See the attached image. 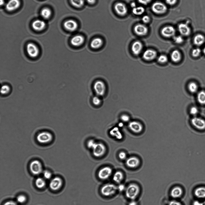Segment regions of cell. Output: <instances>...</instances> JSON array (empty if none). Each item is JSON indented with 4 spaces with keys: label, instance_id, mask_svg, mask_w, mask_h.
<instances>
[{
    "label": "cell",
    "instance_id": "obj_58",
    "mask_svg": "<svg viewBox=\"0 0 205 205\" xmlns=\"http://www.w3.org/2000/svg\"><path fill=\"white\" fill-rule=\"evenodd\" d=\"M4 3V0H0V5H3Z\"/></svg>",
    "mask_w": 205,
    "mask_h": 205
},
{
    "label": "cell",
    "instance_id": "obj_37",
    "mask_svg": "<svg viewBox=\"0 0 205 205\" xmlns=\"http://www.w3.org/2000/svg\"><path fill=\"white\" fill-rule=\"evenodd\" d=\"M10 87L7 85H3L1 88V93L3 95L8 94L10 91Z\"/></svg>",
    "mask_w": 205,
    "mask_h": 205
},
{
    "label": "cell",
    "instance_id": "obj_6",
    "mask_svg": "<svg viewBox=\"0 0 205 205\" xmlns=\"http://www.w3.org/2000/svg\"><path fill=\"white\" fill-rule=\"evenodd\" d=\"M95 92L98 96H102L105 93L106 87L105 83L102 81L98 80L95 81L93 85Z\"/></svg>",
    "mask_w": 205,
    "mask_h": 205
},
{
    "label": "cell",
    "instance_id": "obj_38",
    "mask_svg": "<svg viewBox=\"0 0 205 205\" xmlns=\"http://www.w3.org/2000/svg\"><path fill=\"white\" fill-rule=\"evenodd\" d=\"M158 61L161 63H164L166 62L168 58L166 56L164 55H161L158 58Z\"/></svg>",
    "mask_w": 205,
    "mask_h": 205
},
{
    "label": "cell",
    "instance_id": "obj_45",
    "mask_svg": "<svg viewBox=\"0 0 205 205\" xmlns=\"http://www.w3.org/2000/svg\"><path fill=\"white\" fill-rule=\"evenodd\" d=\"M96 143L93 140L90 139L88 141L87 146L89 148L92 149Z\"/></svg>",
    "mask_w": 205,
    "mask_h": 205
},
{
    "label": "cell",
    "instance_id": "obj_48",
    "mask_svg": "<svg viewBox=\"0 0 205 205\" xmlns=\"http://www.w3.org/2000/svg\"><path fill=\"white\" fill-rule=\"evenodd\" d=\"M119 158L122 160H124L126 158V154L123 151L120 152L119 154Z\"/></svg>",
    "mask_w": 205,
    "mask_h": 205
},
{
    "label": "cell",
    "instance_id": "obj_5",
    "mask_svg": "<svg viewBox=\"0 0 205 205\" xmlns=\"http://www.w3.org/2000/svg\"><path fill=\"white\" fill-rule=\"evenodd\" d=\"M26 50L29 56L32 58L37 57L39 54L40 50L39 48L33 43H29L27 44Z\"/></svg>",
    "mask_w": 205,
    "mask_h": 205
},
{
    "label": "cell",
    "instance_id": "obj_23",
    "mask_svg": "<svg viewBox=\"0 0 205 205\" xmlns=\"http://www.w3.org/2000/svg\"><path fill=\"white\" fill-rule=\"evenodd\" d=\"M143 48L142 44L141 42L137 41L134 42L131 47V50L133 54L135 55L139 54Z\"/></svg>",
    "mask_w": 205,
    "mask_h": 205
},
{
    "label": "cell",
    "instance_id": "obj_16",
    "mask_svg": "<svg viewBox=\"0 0 205 205\" xmlns=\"http://www.w3.org/2000/svg\"><path fill=\"white\" fill-rule=\"evenodd\" d=\"M114 8L116 12L121 16L125 15L127 12L126 7L122 3L119 2L116 4Z\"/></svg>",
    "mask_w": 205,
    "mask_h": 205
},
{
    "label": "cell",
    "instance_id": "obj_4",
    "mask_svg": "<svg viewBox=\"0 0 205 205\" xmlns=\"http://www.w3.org/2000/svg\"><path fill=\"white\" fill-rule=\"evenodd\" d=\"M29 168L32 173L35 175L40 174L42 171V165L39 160L35 159L30 162Z\"/></svg>",
    "mask_w": 205,
    "mask_h": 205
},
{
    "label": "cell",
    "instance_id": "obj_13",
    "mask_svg": "<svg viewBox=\"0 0 205 205\" xmlns=\"http://www.w3.org/2000/svg\"><path fill=\"white\" fill-rule=\"evenodd\" d=\"M20 4L19 0H10L6 4L5 8L8 11H12L18 8Z\"/></svg>",
    "mask_w": 205,
    "mask_h": 205
},
{
    "label": "cell",
    "instance_id": "obj_32",
    "mask_svg": "<svg viewBox=\"0 0 205 205\" xmlns=\"http://www.w3.org/2000/svg\"><path fill=\"white\" fill-rule=\"evenodd\" d=\"M51 14V10L48 8H44L42 9L41 12V15L45 19H48L50 18Z\"/></svg>",
    "mask_w": 205,
    "mask_h": 205
},
{
    "label": "cell",
    "instance_id": "obj_43",
    "mask_svg": "<svg viewBox=\"0 0 205 205\" xmlns=\"http://www.w3.org/2000/svg\"><path fill=\"white\" fill-rule=\"evenodd\" d=\"M173 39L175 42L177 44L181 43L184 41L183 38L179 35L174 37Z\"/></svg>",
    "mask_w": 205,
    "mask_h": 205
},
{
    "label": "cell",
    "instance_id": "obj_24",
    "mask_svg": "<svg viewBox=\"0 0 205 205\" xmlns=\"http://www.w3.org/2000/svg\"><path fill=\"white\" fill-rule=\"evenodd\" d=\"M182 190L181 188L176 186L171 189L170 194L173 198H176L180 197L182 194Z\"/></svg>",
    "mask_w": 205,
    "mask_h": 205
},
{
    "label": "cell",
    "instance_id": "obj_53",
    "mask_svg": "<svg viewBox=\"0 0 205 205\" xmlns=\"http://www.w3.org/2000/svg\"><path fill=\"white\" fill-rule=\"evenodd\" d=\"M3 205H17L16 202L12 201H9L5 202Z\"/></svg>",
    "mask_w": 205,
    "mask_h": 205
},
{
    "label": "cell",
    "instance_id": "obj_17",
    "mask_svg": "<svg viewBox=\"0 0 205 205\" xmlns=\"http://www.w3.org/2000/svg\"><path fill=\"white\" fill-rule=\"evenodd\" d=\"M157 56V53L155 51L152 49H147L146 50L143 55V58L148 61L154 59Z\"/></svg>",
    "mask_w": 205,
    "mask_h": 205
},
{
    "label": "cell",
    "instance_id": "obj_22",
    "mask_svg": "<svg viewBox=\"0 0 205 205\" xmlns=\"http://www.w3.org/2000/svg\"><path fill=\"white\" fill-rule=\"evenodd\" d=\"M32 26L34 30L39 31L43 30L45 28L46 23L43 20H37L33 22Z\"/></svg>",
    "mask_w": 205,
    "mask_h": 205
},
{
    "label": "cell",
    "instance_id": "obj_8",
    "mask_svg": "<svg viewBox=\"0 0 205 205\" xmlns=\"http://www.w3.org/2000/svg\"><path fill=\"white\" fill-rule=\"evenodd\" d=\"M192 125L197 129L200 130L205 129V120L202 118L194 116L191 120Z\"/></svg>",
    "mask_w": 205,
    "mask_h": 205
},
{
    "label": "cell",
    "instance_id": "obj_33",
    "mask_svg": "<svg viewBox=\"0 0 205 205\" xmlns=\"http://www.w3.org/2000/svg\"><path fill=\"white\" fill-rule=\"evenodd\" d=\"M36 187L39 188H42L44 187L46 183L44 179L41 178H37L35 181Z\"/></svg>",
    "mask_w": 205,
    "mask_h": 205
},
{
    "label": "cell",
    "instance_id": "obj_46",
    "mask_svg": "<svg viewBox=\"0 0 205 205\" xmlns=\"http://www.w3.org/2000/svg\"><path fill=\"white\" fill-rule=\"evenodd\" d=\"M121 119L124 122H127L129 121L130 117L128 115L124 114L121 116Z\"/></svg>",
    "mask_w": 205,
    "mask_h": 205
},
{
    "label": "cell",
    "instance_id": "obj_30",
    "mask_svg": "<svg viewBox=\"0 0 205 205\" xmlns=\"http://www.w3.org/2000/svg\"><path fill=\"white\" fill-rule=\"evenodd\" d=\"M171 57L173 61L175 62H178L181 60V54L178 50H174L171 54Z\"/></svg>",
    "mask_w": 205,
    "mask_h": 205
},
{
    "label": "cell",
    "instance_id": "obj_39",
    "mask_svg": "<svg viewBox=\"0 0 205 205\" xmlns=\"http://www.w3.org/2000/svg\"><path fill=\"white\" fill-rule=\"evenodd\" d=\"M201 52V50L199 48L194 49L192 51V56L195 57H198Z\"/></svg>",
    "mask_w": 205,
    "mask_h": 205
},
{
    "label": "cell",
    "instance_id": "obj_19",
    "mask_svg": "<svg viewBox=\"0 0 205 205\" xmlns=\"http://www.w3.org/2000/svg\"><path fill=\"white\" fill-rule=\"evenodd\" d=\"M178 29L180 34L184 36H188L191 33V29L186 23L180 24L178 26Z\"/></svg>",
    "mask_w": 205,
    "mask_h": 205
},
{
    "label": "cell",
    "instance_id": "obj_41",
    "mask_svg": "<svg viewBox=\"0 0 205 205\" xmlns=\"http://www.w3.org/2000/svg\"><path fill=\"white\" fill-rule=\"evenodd\" d=\"M98 96H94L92 99V102L93 104L95 106H98L100 104L101 101L100 98Z\"/></svg>",
    "mask_w": 205,
    "mask_h": 205
},
{
    "label": "cell",
    "instance_id": "obj_1",
    "mask_svg": "<svg viewBox=\"0 0 205 205\" xmlns=\"http://www.w3.org/2000/svg\"><path fill=\"white\" fill-rule=\"evenodd\" d=\"M54 136L53 133L48 130H42L38 133L36 136V140L39 144L48 145L52 142Z\"/></svg>",
    "mask_w": 205,
    "mask_h": 205
},
{
    "label": "cell",
    "instance_id": "obj_52",
    "mask_svg": "<svg viewBox=\"0 0 205 205\" xmlns=\"http://www.w3.org/2000/svg\"><path fill=\"white\" fill-rule=\"evenodd\" d=\"M177 0H166V3L169 5H173L175 4Z\"/></svg>",
    "mask_w": 205,
    "mask_h": 205
},
{
    "label": "cell",
    "instance_id": "obj_27",
    "mask_svg": "<svg viewBox=\"0 0 205 205\" xmlns=\"http://www.w3.org/2000/svg\"><path fill=\"white\" fill-rule=\"evenodd\" d=\"M110 135L115 137L118 139H121L122 138V135L119 128L117 127H114L110 132Z\"/></svg>",
    "mask_w": 205,
    "mask_h": 205
},
{
    "label": "cell",
    "instance_id": "obj_2",
    "mask_svg": "<svg viewBox=\"0 0 205 205\" xmlns=\"http://www.w3.org/2000/svg\"><path fill=\"white\" fill-rule=\"evenodd\" d=\"M126 196L132 200L135 199L139 194L140 190L139 186L136 184H129L125 189Z\"/></svg>",
    "mask_w": 205,
    "mask_h": 205
},
{
    "label": "cell",
    "instance_id": "obj_26",
    "mask_svg": "<svg viewBox=\"0 0 205 205\" xmlns=\"http://www.w3.org/2000/svg\"><path fill=\"white\" fill-rule=\"evenodd\" d=\"M103 41L100 38H96L93 39L91 42V47L94 49H97L100 48L102 45Z\"/></svg>",
    "mask_w": 205,
    "mask_h": 205
},
{
    "label": "cell",
    "instance_id": "obj_49",
    "mask_svg": "<svg viewBox=\"0 0 205 205\" xmlns=\"http://www.w3.org/2000/svg\"><path fill=\"white\" fill-rule=\"evenodd\" d=\"M117 188L118 191H122L124 190H125L126 188L124 185L120 184L118 186Z\"/></svg>",
    "mask_w": 205,
    "mask_h": 205
},
{
    "label": "cell",
    "instance_id": "obj_54",
    "mask_svg": "<svg viewBox=\"0 0 205 205\" xmlns=\"http://www.w3.org/2000/svg\"><path fill=\"white\" fill-rule=\"evenodd\" d=\"M193 205H202V202H200L199 201L196 200L194 201L193 203Z\"/></svg>",
    "mask_w": 205,
    "mask_h": 205
},
{
    "label": "cell",
    "instance_id": "obj_47",
    "mask_svg": "<svg viewBox=\"0 0 205 205\" xmlns=\"http://www.w3.org/2000/svg\"><path fill=\"white\" fill-rule=\"evenodd\" d=\"M168 205H182L179 202L175 200L170 201L168 203Z\"/></svg>",
    "mask_w": 205,
    "mask_h": 205
},
{
    "label": "cell",
    "instance_id": "obj_50",
    "mask_svg": "<svg viewBox=\"0 0 205 205\" xmlns=\"http://www.w3.org/2000/svg\"><path fill=\"white\" fill-rule=\"evenodd\" d=\"M142 20L144 23H148L150 20V18L148 16L145 15L142 17Z\"/></svg>",
    "mask_w": 205,
    "mask_h": 205
},
{
    "label": "cell",
    "instance_id": "obj_35",
    "mask_svg": "<svg viewBox=\"0 0 205 205\" xmlns=\"http://www.w3.org/2000/svg\"><path fill=\"white\" fill-rule=\"evenodd\" d=\"M144 8L142 6L136 7L133 8L132 12L134 14L140 15L143 14L144 12Z\"/></svg>",
    "mask_w": 205,
    "mask_h": 205
},
{
    "label": "cell",
    "instance_id": "obj_29",
    "mask_svg": "<svg viewBox=\"0 0 205 205\" xmlns=\"http://www.w3.org/2000/svg\"><path fill=\"white\" fill-rule=\"evenodd\" d=\"M195 195L197 197L203 198L205 197V188L200 187L196 188L194 192Z\"/></svg>",
    "mask_w": 205,
    "mask_h": 205
},
{
    "label": "cell",
    "instance_id": "obj_34",
    "mask_svg": "<svg viewBox=\"0 0 205 205\" xmlns=\"http://www.w3.org/2000/svg\"><path fill=\"white\" fill-rule=\"evenodd\" d=\"M198 86L194 82H191L188 85V88L189 91L191 93H196L198 90Z\"/></svg>",
    "mask_w": 205,
    "mask_h": 205
},
{
    "label": "cell",
    "instance_id": "obj_15",
    "mask_svg": "<svg viewBox=\"0 0 205 205\" xmlns=\"http://www.w3.org/2000/svg\"><path fill=\"white\" fill-rule=\"evenodd\" d=\"M175 29L173 27L168 26L164 27L162 29L161 33L163 36L170 37L175 35Z\"/></svg>",
    "mask_w": 205,
    "mask_h": 205
},
{
    "label": "cell",
    "instance_id": "obj_9",
    "mask_svg": "<svg viewBox=\"0 0 205 205\" xmlns=\"http://www.w3.org/2000/svg\"><path fill=\"white\" fill-rule=\"evenodd\" d=\"M112 170L110 167H105L99 170L98 173L99 178L102 180H105L108 178L111 175Z\"/></svg>",
    "mask_w": 205,
    "mask_h": 205
},
{
    "label": "cell",
    "instance_id": "obj_3",
    "mask_svg": "<svg viewBox=\"0 0 205 205\" xmlns=\"http://www.w3.org/2000/svg\"><path fill=\"white\" fill-rule=\"evenodd\" d=\"M118 190L117 186L115 185L109 183L104 185L101 188V194L105 196H110L115 194Z\"/></svg>",
    "mask_w": 205,
    "mask_h": 205
},
{
    "label": "cell",
    "instance_id": "obj_59",
    "mask_svg": "<svg viewBox=\"0 0 205 205\" xmlns=\"http://www.w3.org/2000/svg\"><path fill=\"white\" fill-rule=\"evenodd\" d=\"M203 54H205V47L203 48Z\"/></svg>",
    "mask_w": 205,
    "mask_h": 205
},
{
    "label": "cell",
    "instance_id": "obj_12",
    "mask_svg": "<svg viewBox=\"0 0 205 205\" xmlns=\"http://www.w3.org/2000/svg\"><path fill=\"white\" fill-rule=\"evenodd\" d=\"M128 126L130 129L135 133H140L143 129V127L141 124L136 121L130 122Z\"/></svg>",
    "mask_w": 205,
    "mask_h": 205
},
{
    "label": "cell",
    "instance_id": "obj_10",
    "mask_svg": "<svg viewBox=\"0 0 205 205\" xmlns=\"http://www.w3.org/2000/svg\"><path fill=\"white\" fill-rule=\"evenodd\" d=\"M152 9L154 13L161 14L166 12L167 10V7L164 4L161 2H156L152 5Z\"/></svg>",
    "mask_w": 205,
    "mask_h": 205
},
{
    "label": "cell",
    "instance_id": "obj_18",
    "mask_svg": "<svg viewBox=\"0 0 205 205\" xmlns=\"http://www.w3.org/2000/svg\"><path fill=\"white\" fill-rule=\"evenodd\" d=\"M148 30V28L146 26L141 24L136 25L134 28V32L136 34L140 36L146 34Z\"/></svg>",
    "mask_w": 205,
    "mask_h": 205
},
{
    "label": "cell",
    "instance_id": "obj_28",
    "mask_svg": "<svg viewBox=\"0 0 205 205\" xmlns=\"http://www.w3.org/2000/svg\"><path fill=\"white\" fill-rule=\"evenodd\" d=\"M123 178L122 173L120 171H117L113 174V179L114 181L117 183H120Z\"/></svg>",
    "mask_w": 205,
    "mask_h": 205
},
{
    "label": "cell",
    "instance_id": "obj_14",
    "mask_svg": "<svg viewBox=\"0 0 205 205\" xmlns=\"http://www.w3.org/2000/svg\"><path fill=\"white\" fill-rule=\"evenodd\" d=\"M140 161L136 157L133 156L127 158L126 161V164L128 167L135 168L138 167L140 164Z\"/></svg>",
    "mask_w": 205,
    "mask_h": 205
},
{
    "label": "cell",
    "instance_id": "obj_57",
    "mask_svg": "<svg viewBox=\"0 0 205 205\" xmlns=\"http://www.w3.org/2000/svg\"><path fill=\"white\" fill-rule=\"evenodd\" d=\"M131 7L133 8L136 7V4L134 2H132L131 4Z\"/></svg>",
    "mask_w": 205,
    "mask_h": 205
},
{
    "label": "cell",
    "instance_id": "obj_44",
    "mask_svg": "<svg viewBox=\"0 0 205 205\" xmlns=\"http://www.w3.org/2000/svg\"><path fill=\"white\" fill-rule=\"evenodd\" d=\"M43 175L44 178L46 179H49L52 176L51 173L47 170H44L43 172Z\"/></svg>",
    "mask_w": 205,
    "mask_h": 205
},
{
    "label": "cell",
    "instance_id": "obj_60",
    "mask_svg": "<svg viewBox=\"0 0 205 205\" xmlns=\"http://www.w3.org/2000/svg\"><path fill=\"white\" fill-rule=\"evenodd\" d=\"M202 205H205V201L202 202Z\"/></svg>",
    "mask_w": 205,
    "mask_h": 205
},
{
    "label": "cell",
    "instance_id": "obj_42",
    "mask_svg": "<svg viewBox=\"0 0 205 205\" xmlns=\"http://www.w3.org/2000/svg\"><path fill=\"white\" fill-rule=\"evenodd\" d=\"M17 201L20 203H23L26 202V197L23 195H20L17 196Z\"/></svg>",
    "mask_w": 205,
    "mask_h": 205
},
{
    "label": "cell",
    "instance_id": "obj_51",
    "mask_svg": "<svg viewBox=\"0 0 205 205\" xmlns=\"http://www.w3.org/2000/svg\"><path fill=\"white\" fill-rule=\"evenodd\" d=\"M152 0H138L139 2L144 5H146L149 3Z\"/></svg>",
    "mask_w": 205,
    "mask_h": 205
},
{
    "label": "cell",
    "instance_id": "obj_31",
    "mask_svg": "<svg viewBox=\"0 0 205 205\" xmlns=\"http://www.w3.org/2000/svg\"><path fill=\"white\" fill-rule=\"evenodd\" d=\"M198 102L201 105H205V91L201 90L198 93L197 96Z\"/></svg>",
    "mask_w": 205,
    "mask_h": 205
},
{
    "label": "cell",
    "instance_id": "obj_25",
    "mask_svg": "<svg viewBox=\"0 0 205 205\" xmlns=\"http://www.w3.org/2000/svg\"><path fill=\"white\" fill-rule=\"evenodd\" d=\"M205 41V38L201 34H198L196 35L193 39L194 44L197 46H200L203 44Z\"/></svg>",
    "mask_w": 205,
    "mask_h": 205
},
{
    "label": "cell",
    "instance_id": "obj_21",
    "mask_svg": "<svg viewBox=\"0 0 205 205\" xmlns=\"http://www.w3.org/2000/svg\"><path fill=\"white\" fill-rule=\"evenodd\" d=\"M84 41V38L83 36L81 35H77L72 38L71 42L73 46L79 47L82 45Z\"/></svg>",
    "mask_w": 205,
    "mask_h": 205
},
{
    "label": "cell",
    "instance_id": "obj_55",
    "mask_svg": "<svg viewBox=\"0 0 205 205\" xmlns=\"http://www.w3.org/2000/svg\"><path fill=\"white\" fill-rule=\"evenodd\" d=\"M128 205H137V204L136 201L134 200H132L129 202Z\"/></svg>",
    "mask_w": 205,
    "mask_h": 205
},
{
    "label": "cell",
    "instance_id": "obj_36",
    "mask_svg": "<svg viewBox=\"0 0 205 205\" xmlns=\"http://www.w3.org/2000/svg\"><path fill=\"white\" fill-rule=\"evenodd\" d=\"M70 1L72 5L77 8L82 7L84 3V0H70Z\"/></svg>",
    "mask_w": 205,
    "mask_h": 205
},
{
    "label": "cell",
    "instance_id": "obj_7",
    "mask_svg": "<svg viewBox=\"0 0 205 205\" xmlns=\"http://www.w3.org/2000/svg\"><path fill=\"white\" fill-rule=\"evenodd\" d=\"M93 155L97 157H100L103 156L106 151V147L102 143H96L92 148Z\"/></svg>",
    "mask_w": 205,
    "mask_h": 205
},
{
    "label": "cell",
    "instance_id": "obj_56",
    "mask_svg": "<svg viewBox=\"0 0 205 205\" xmlns=\"http://www.w3.org/2000/svg\"><path fill=\"white\" fill-rule=\"evenodd\" d=\"M86 1L90 4H93L95 2V0H86Z\"/></svg>",
    "mask_w": 205,
    "mask_h": 205
},
{
    "label": "cell",
    "instance_id": "obj_11",
    "mask_svg": "<svg viewBox=\"0 0 205 205\" xmlns=\"http://www.w3.org/2000/svg\"><path fill=\"white\" fill-rule=\"evenodd\" d=\"M62 184V179L59 177H56L51 180L49 183V187L52 190L56 191L61 188Z\"/></svg>",
    "mask_w": 205,
    "mask_h": 205
},
{
    "label": "cell",
    "instance_id": "obj_20",
    "mask_svg": "<svg viewBox=\"0 0 205 205\" xmlns=\"http://www.w3.org/2000/svg\"><path fill=\"white\" fill-rule=\"evenodd\" d=\"M64 26L66 29L71 31L75 30L77 27V22L72 20L66 21L64 23Z\"/></svg>",
    "mask_w": 205,
    "mask_h": 205
},
{
    "label": "cell",
    "instance_id": "obj_40",
    "mask_svg": "<svg viewBox=\"0 0 205 205\" xmlns=\"http://www.w3.org/2000/svg\"><path fill=\"white\" fill-rule=\"evenodd\" d=\"M199 110L198 108L195 106L191 107L190 110V112L191 114L194 116H196L198 114Z\"/></svg>",
    "mask_w": 205,
    "mask_h": 205
}]
</instances>
